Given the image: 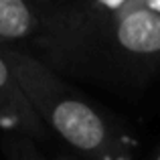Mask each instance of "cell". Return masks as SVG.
<instances>
[{
  "label": "cell",
  "mask_w": 160,
  "mask_h": 160,
  "mask_svg": "<svg viewBox=\"0 0 160 160\" xmlns=\"http://www.w3.org/2000/svg\"><path fill=\"white\" fill-rule=\"evenodd\" d=\"M0 53L14 71L24 95L49 130L73 150L91 160H112L118 136L109 122L93 106L71 93L49 67L35 57L0 47Z\"/></svg>",
  "instance_id": "6da1fadb"
},
{
  "label": "cell",
  "mask_w": 160,
  "mask_h": 160,
  "mask_svg": "<svg viewBox=\"0 0 160 160\" xmlns=\"http://www.w3.org/2000/svg\"><path fill=\"white\" fill-rule=\"evenodd\" d=\"M69 41H99L113 57L126 63H144L160 59V14L142 6V2L130 6L128 10L85 27L69 28Z\"/></svg>",
  "instance_id": "7a4b0ae2"
},
{
  "label": "cell",
  "mask_w": 160,
  "mask_h": 160,
  "mask_svg": "<svg viewBox=\"0 0 160 160\" xmlns=\"http://www.w3.org/2000/svg\"><path fill=\"white\" fill-rule=\"evenodd\" d=\"M0 124L14 130V134L37 140L49 138V128L32 109L14 71L0 53Z\"/></svg>",
  "instance_id": "3957f363"
},
{
  "label": "cell",
  "mask_w": 160,
  "mask_h": 160,
  "mask_svg": "<svg viewBox=\"0 0 160 160\" xmlns=\"http://www.w3.org/2000/svg\"><path fill=\"white\" fill-rule=\"evenodd\" d=\"M39 20L27 0H0V47L35 35Z\"/></svg>",
  "instance_id": "277c9868"
},
{
  "label": "cell",
  "mask_w": 160,
  "mask_h": 160,
  "mask_svg": "<svg viewBox=\"0 0 160 160\" xmlns=\"http://www.w3.org/2000/svg\"><path fill=\"white\" fill-rule=\"evenodd\" d=\"M2 146L8 160H43V156L35 150V146L28 142V138L20 134H6Z\"/></svg>",
  "instance_id": "5b68a950"
},
{
  "label": "cell",
  "mask_w": 160,
  "mask_h": 160,
  "mask_svg": "<svg viewBox=\"0 0 160 160\" xmlns=\"http://www.w3.org/2000/svg\"><path fill=\"white\" fill-rule=\"evenodd\" d=\"M142 6L152 10V12H156V14H160V0H142Z\"/></svg>",
  "instance_id": "8992f818"
},
{
  "label": "cell",
  "mask_w": 160,
  "mask_h": 160,
  "mask_svg": "<svg viewBox=\"0 0 160 160\" xmlns=\"http://www.w3.org/2000/svg\"><path fill=\"white\" fill-rule=\"evenodd\" d=\"M27 2H28V0H27ZM31 2H37V4H45V2H63V0H31Z\"/></svg>",
  "instance_id": "52a82bcc"
},
{
  "label": "cell",
  "mask_w": 160,
  "mask_h": 160,
  "mask_svg": "<svg viewBox=\"0 0 160 160\" xmlns=\"http://www.w3.org/2000/svg\"><path fill=\"white\" fill-rule=\"evenodd\" d=\"M154 160H160V150L156 152V156H154Z\"/></svg>",
  "instance_id": "ba28073f"
},
{
  "label": "cell",
  "mask_w": 160,
  "mask_h": 160,
  "mask_svg": "<svg viewBox=\"0 0 160 160\" xmlns=\"http://www.w3.org/2000/svg\"><path fill=\"white\" fill-rule=\"evenodd\" d=\"M43 160H45V158H43Z\"/></svg>",
  "instance_id": "9c48e42d"
}]
</instances>
